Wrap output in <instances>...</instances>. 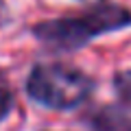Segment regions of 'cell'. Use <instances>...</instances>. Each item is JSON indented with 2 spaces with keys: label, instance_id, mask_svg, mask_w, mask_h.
Instances as JSON below:
<instances>
[{
  "label": "cell",
  "instance_id": "1",
  "mask_svg": "<svg viewBox=\"0 0 131 131\" xmlns=\"http://www.w3.org/2000/svg\"><path fill=\"white\" fill-rule=\"evenodd\" d=\"M131 24V11L118 5H96L79 15L46 20L33 28L42 42L57 48H77L92 37Z\"/></svg>",
  "mask_w": 131,
  "mask_h": 131
},
{
  "label": "cell",
  "instance_id": "2",
  "mask_svg": "<svg viewBox=\"0 0 131 131\" xmlns=\"http://www.w3.org/2000/svg\"><path fill=\"white\" fill-rule=\"evenodd\" d=\"M92 88L94 83L88 74L63 63L35 66L26 81L28 96L52 109H72L81 105Z\"/></svg>",
  "mask_w": 131,
  "mask_h": 131
},
{
  "label": "cell",
  "instance_id": "3",
  "mask_svg": "<svg viewBox=\"0 0 131 131\" xmlns=\"http://www.w3.org/2000/svg\"><path fill=\"white\" fill-rule=\"evenodd\" d=\"M92 127L96 131H131V118L116 109H103L92 116Z\"/></svg>",
  "mask_w": 131,
  "mask_h": 131
},
{
  "label": "cell",
  "instance_id": "4",
  "mask_svg": "<svg viewBox=\"0 0 131 131\" xmlns=\"http://www.w3.org/2000/svg\"><path fill=\"white\" fill-rule=\"evenodd\" d=\"M11 109H13V96H11L9 88L0 81V122L9 116Z\"/></svg>",
  "mask_w": 131,
  "mask_h": 131
},
{
  "label": "cell",
  "instance_id": "5",
  "mask_svg": "<svg viewBox=\"0 0 131 131\" xmlns=\"http://www.w3.org/2000/svg\"><path fill=\"white\" fill-rule=\"evenodd\" d=\"M116 88L120 96L131 103V72H118L116 74Z\"/></svg>",
  "mask_w": 131,
  "mask_h": 131
}]
</instances>
